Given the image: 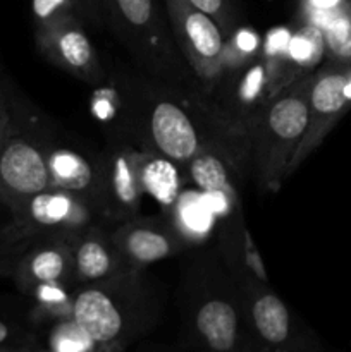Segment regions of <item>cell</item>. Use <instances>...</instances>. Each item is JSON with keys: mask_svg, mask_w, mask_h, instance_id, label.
<instances>
[{"mask_svg": "<svg viewBox=\"0 0 351 352\" xmlns=\"http://www.w3.org/2000/svg\"><path fill=\"white\" fill-rule=\"evenodd\" d=\"M38 352H52V351H48V349H38Z\"/></svg>", "mask_w": 351, "mask_h": 352, "instance_id": "obj_33", "label": "cell"}, {"mask_svg": "<svg viewBox=\"0 0 351 352\" xmlns=\"http://www.w3.org/2000/svg\"><path fill=\"white\" fill-rule=\"evenodd\" d=\"M176 45L200 81L215 85L222 76L226 36L219 24L188 0H165Z\"/></svg>", "mask_w": 351, "mask_h": 352, "instance_id": "obj_4", "label": "cell"}, {"mask_svg": "<svg viewBox=\"0 0 351 352\" xmlns=\"http://www.w3.org/2000/svg\"><path fill=\"white\" fill-rule=\"evenodd\" d=\"M193 186L206 195L213 192H236L231 177V167L212 148H203L186 164Z\"/></svg>", "mask_w": 351, "mask_h": 352, "instance_id": "obj_21", "label": "cell"}, {"mask_svg": "<svg viewBox=\"0 0 351 352\" xmlns=\"http://www.w3.org/2000/svg\"><path fill=\"white\" fill-rule=\"evenodd\" d=\"M36 31L47 30L67 17L78 16L76 0H31Z\"/></svg>", "mask_w": 351, "mask_h": 352, "instance_id": "obj_25", "label": "cell"}, {"mask_svg": "<svg viewBox=\"0 0 351 352\" xmlns=\"http://www.w3.org/2000/svg\"><path fill=\"white\" fill-rule=\"evenodd\" d=\"M312 81L313 72L288 82L262 107L248 126L255 172L262 188L268 191H275L288 177L292 157L305 138Z\"/></svg>", "mask_w": 351, "mask_h": 352, "instance_id": "obj_1", "label": "cell"}, {"mask_svg": "<svg viewBox=\"0 0 351 352\" xmlns=\"http://www.w3.org/2000/svg\"><path fill=\"white\" fill-rule=\"evenodd\" d=\"M233 72L229 86L222 95L224 112L231 120L250 126L262 107L279 91L274 72L262 54L244 67Z\"/></svg>", "mask_w": 351, "mask_h": 352, "instance_id": "obj_10", "label": "cell"}, {"mask_svg": "<svg viewBox=\"0 0 351 352\" xmlns=\"http://www.w3.org/2000/svg\"><path fill=\"white\" fill-rule=\"evenodd\" d=\"M169 212L172 215V227L186 244L205 241L217 222L209 198L200 189H182Z\"/></svg>", "mask_w": 351, "mask_h": 352, "instance_id": "obj_17", "label": "cell"}, {"mask_svg": "<svg viewBox=\"0 0 351 352\" xmlns=\"http://www.w3.org/2000/svg\"><path fill=\"white\" fill-rule=\"evenodd\" d=\"M308 107V127L289 165V175L320 146L330 129L351 109V67L329 62L313 72Z\"/></svg>", "mask_w": 351, "mask_h": 352, "instance_id": "obj_5", "label": "cell"}, {"mask_svg": "<svg viewBox=\"0 0 351 352\" xmlns=\"http://www.w3.org/2000/svg\"><path fill=\"white\" fill-rule=\"evenodd\" d=\"M19 282L28 292L43 284H69L72 275V248L47 244L31 251L19 265Z\"/></svg>", "mask_w": 351, "mask_h": 352, "instance_id": "obj_16", "label": "cell"}, {"mask_svg": "<svg viewBox=\"0 0 351 352\" xmlns=\"http://www.w3.org/2000/svg\"><path fill=\"white\" fill-rule=\"evenodd\" d=\"M102 170V198L123 215H134L141 206L140 153L119 150L110 155Z\"/></svg>", "mask_w": 351, "mask_h": 352, "instance_id": "obj_11", "label": "cell"}, {"mask_svg": "<svg viewBox=\"0 0 351 352\" xmlns=\"http://www.w3.org/2000/svg\"><path fill=\"white\" fill-rule=\"evenodd\" d=\"M127 272L165 260L186 246L172 223L158 220H129L110 237Z\"/></svg>", "mask_w": 351, "mask_h": 352, "instance_id": "obj_9", "label": "cell"}, {"mask_svg": "<svg viewBox=\"0 0 351 352\" xmlns=\"http://www.w3.org/2000/svg\"><path fill=\"white\" fill-rule=\"evenodd\" d=\"M17 212L43 229L76 230L89 220L85 199L57 188L33 196Z\"/></svg>", "mask_w": 351, "mask_h": 352, "instance_id": "obj_12", "label": "cell"}, {"mask_svg": "<svg viewBox=\"0 0 351 352\" xmlns=\"http://www.w3.org/2000/svg\"><path fill=\"white\" fill-rule=\"evenodd\" d=\"M188 2L202 12L209 14L219 24L224 36H227L237 26H241V10L237 6V0H188Z\"/></svg>", "mask_w": 351, "mask_h": 352, "instance_id": "obj_26", "label": "cell"}, {"mask_svg": "<svg viewBox=\"0 0 351 352\" xmlns=\"http://www.w3.org/2000/svg\"><path fill=\"white\" fill-rule=\"evenodd\" d=\"M47 349L52 352H107L74 318L58 320L52 325Z\"/></svg>", "mask_w": 351, "mask_h": 352, "instance_id": "obj_23", "label": "cell"}, {"mask_svg": "<svg viewBox=\"0 0 351 352\" xmlns=\"http://www.w3.org/2000/svg\"><path fill=\"white\" fill-rule=\"evenodd\" d=\"M54 189L47 155L31 141L9 136L0 150V196L14 208Z\"/></svg>", "mask_w": 351, "mask_h": 352, "instance_id": "obj_6", "label": "cell"}, {"mask_svg": "<svg viewBox=\"0 0 351 352\" xmlns=\"http://www.w3.org/2000/svg\"><path fill=\"white\" fill-rule=\"evenodd\" d=\"M272 352H291V351H281V349H279V351H272Z\"/></svg>", "mask_w": 351, "mask_h": 352, "instance_id": "obj_34", "label": "cell"}, {"mask_svg": "<svg viewBox=\"0 0 351 352\" xmlns=\"http://www.w3.org/2000/svg\"><path fill=\"white\" fill-rule=\"evenodd\" d=\"M45 155L54 188L64 189L85 201L102 198V170L93 167L83 155L69 148H55Z\"/></svg>", "mask_w": 351, "mask_h": 352, "instance_id": "obj_14", "label": "cell"}, {"mask_svg": "<svg viewBox=\"0 0 351 352\" xmlns=\"http://www.w3.org/2000/svg\"><path fill=\"white\" fill-rule=\"evenodd\" d=\"M343 2L344 0H301L303 16H305L306 23H313L319 26L320 21Z\"/></svg>", "mask_w": 351, "mask_h": 352, "instance_id": "obj_28", "label": "cell"}, {"mask_svg": "<svg viewBox=\"0 0 351 352\" xmlns=\"http://www.w3.org/2000/svg\"><path fill=\"white\" fill-rule=\"evenodd\" d=\"M79 19L100 26L105 21V3L103 0H76Z\"/></svg>", "mask_w": 351, "mask_h": 352, "instance_id": "obj_29", "label": "cell"}, {"mask_svg": "<svg viewBox=\"0 0 351 352\" xmlns=\"http://www.w3.org/2000/svg\"><path fill=\"white\" fill-rule=\"evenodd\" d=\"M140 182L143 192L167 210L172 208L182 191L179 165L155 153H140Z\"/></svg>", "mask_w": 351, "mask_h": 352, "instance_id": "obj_19", "label": "cell"}, {"mask_svg": "<svg viewBox=\"0 0 351 352\" xmlns=\"http://www.w3.org/2000/svg\"><path fill=\"white\" fill-rule=\"evenodd\" d=\"M36 43L48 60L83 81H95L102 74L95 48L78 16L36 31Z\"/></svg>", "mask_w": 351, "mask_h": 352, "instance_id": "obj_8", "label": "cell"}, {"mask_svg": "<svg viewBox=\"0 0 351 352\" xmlns=\"http://www.w3.org/2000/svg\"><path fill=\"white\" fill-rule=\"evenodd\" d=\"M243 261L244 267L255 275L257 280H262L267 284V274H265V267L262 263L260 253H258L257 246H255L253 239H251L250 232L246 229L243 230Z\"/></svg>", "mask_w": 351, "mask_h": 352, "instance_id": "obj_27", "label": "cell"}, {"mask_svg": "<svg viewBox=\"0 0 351 352\" xmlns=\"http://www.w3.org/2000/svg\"><path fill=\"white\" fill-rule=\"evenodd\" d=\"M126 272L127 268L124 267L112 241H107L100 234H85L78 246L72 248V275L79 284L107 280Z\"/></svg>", "mask_w": 351, "mask_h": 352, "instance_id": "obj_15", "label": "cell"}, {"mask_svg": "<svg viewBox=\"0 0 351 352\" xmlns=\"http://www.w3.org/2000/svg\"><path fill=\"white\" fill-rule=\"evenodd\" d=\"M250 318L257 336L268 346H284L291 337V315L268 289H260L250 302Z\"/></svg>", "mask_w": 351, "mask_h": 352, "instance_id": "obj_18", "label": "cell"}, {"mask_svg": "<svg viewBox=\"0 0 351 352\" xmlns=\"http://www.w3.org/2000/svg\"><path fill=\"white\" fill-rule=\"evenodd\" d=\"M195 329L212 352H237L241 344V318L236 305L220 296L205 299L196 308Z\"/></svg>", "mask_w": 351, "mask_h": 352, "instance_id": "obj_13", "label": "cell"}, {"mask_svg": "<svg viewBox=\"0 0 351 352\" xmlns=\"http://www.w3.org/2000/svg\"><path fill=\"white\" fill-rule=\"evenodd\" d=\"M319 28L323 34V48L329 62L351 67V0L330 10Z\"/></svg>", "mask_w": 351, "mask_h": 352, "instance_id": "obj_22", "label": "cell"}, {"mask_svg": "<svg viewBox=\"0 0 351 352\" xmlns=\"http://www.w3.org/2000/svg\"><path fill=\"white\" fill-rule=\"evenodd\" d=\"M262 41L258 34L248 26H237L226 36L222 54V72L237 71L260 55Z\"/></svg>", "mask_w": 351, "mask_h": 352, "instance_id": "obj_24", "label": "cell"}, {"mask_svg": "<svg viewBox=\"0 0 351 352\" xmlns=\"http://www.w3.org/2000/svg\"><path fill=\"white\" fill-rule=\"evenodd\" d=\"M148 140L151 153L178 165H186L205 148L198 127L179 103L158 100L148 116Z\"/></svg>", "mask_w": 351, "mask_h": 352, "instance_id": "obj_7", "label": "cell"}, {"mask_svg": "<svg viewBox=\"0 0 351 352\" xmlns=\"http://www.w3.org/2000/svg\"><path fill=\"white\" fill-rule=\"evenodd\" d=\"M0 352H38V349H33V347H26V346H6V347H0Z\"/></svg>", "mask_w": 351, "mask_h": 352, "instance_id": "obj_32", "label": "cell"}, {"mask_svg": "<svg viewBox=\"0 0 351 352\" xmlns=\"http://www.w3.org/2000/svg\"><path fill=\"white\" fill-rule=\"evenodd\" d=\"M103 3L105 19L148 69L181 78L182 64L174 34L164 24L155 0H103Z\"/></svg>", "mask_w": 351, "mask_h": 352, "instance_id": "obj_3", "label": "cell"}, {"mask_svg": "<svg viewBox=\"0 0 351 352\" xmlns=\"http://www.w3.org/2000/svg\"><path fill=\"white\" fill-rule=\"evenodd\" d=\"M9 136H10V117H9V112H7L6 102H3L2 91H0V150H2L3 143H6Z\"/></svg>", "mask_w": 351, "mask_h": 352, "instance_id": "obj_30", "label": "cell"}, {"mask_svg": "<svg viewBox=\"0 0 351 352\" xmlns=\"http://www.w3.org/2000/svg\"><path fill=\"white\" fill-rule=\"evenodd\" d=\"M323 54L326 48H323L322 30L317 24L305 21L299 30L291 33L286 48V64L291 81L299 76L313 72V67L319 64Z\"/></svg>", "mask_w": 351, "mask_h": 352, "instance_id": "obj_20", "label": "cell"}, {"mask_svg": "<svg viewBox=\"0 0 351 352\" xmlns=\"http://www.w3.org/2000/svg\"><path fill=\"white\" fill-rule=\"evenodd\" d=\"M12 339H14L12 327H10L7 322H3V320H0V347L14 346Z\"/></svg>", "mask_w": 351, "mask_h": 352, "instance_id": "obj_31", "label": "cell"}, {"mask_svg": "<svg viewBox=\"0 0 351 352\" xmlns=\"http://www.w3.org/2000/svg\"><path fill=\"white\" fill-rule=\"evenodd\" d=\"M131 272L85 284L72 296V318L107 352H123L136 327Z\"/></svg>", "mask_w": 351, "mask_h": 352, "instance_id": "obj_2", "label": "cell"}]
</instances>
